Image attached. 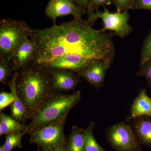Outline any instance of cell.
I'll return each instance as SVG.
<instances>
[{
  "mask_svg": "<svg viewBox=\"0 0 151 151\" xmlns=\"http://www.w3.org/2000/svg\"><path fill=\"white\" fill-rule=\"evenodd\" d=\"M114 34L96 30L81 17L51 27L32 29L29 38L37 47V56L33 63H42L68 55L113 61Z\"/></svg>",
  "mask_w": 151,
  "mask_h": 151,
  "instance_id": "obj_1",
  "label": "cell"
},
{
  "mask_svg": "<svg viewBox=\"0 0 151 151\" xmlns=\"http://www.w3.org/2000/svg\"><path fill=\"white\" fill-rule=\"evenodd\" d=\"M16 85L17 93L26 107L30 119L56 93L52 88L48 68L39 63H31L18 71Z\"/></svg>",
  "mask_w": 151,
  "mask_h": 151,
  "instance_id": "obj_2",
  "label": "cell"
},
{
  "mask_svg": "<svg viewBox=\"0 0 151 151\" xmlns=\"http://www.w3.org/2000/svg\"><path fill=\"white\" fill-rule=\"evenodd\" d=\"M80 91L71 94L55 93L43 103L31 119L27 127V134L55 122L66 121L68 113L80 101Z\"/></svg>",
  "mask_w": 151,
  "mask_h": 151,
  "instance_id": "obj_3",
  "label": "cell"
},
{
  "mask_svg": "<svg viewBox=\"0 0 151 151\" xmlns=\"http://www.w3.org/2000/svg\"><path fill=\"white\" fill-rule=\"evenodd\" d=\"M26 22L13 19H3L0 21V57L10 63L11 58L32 32Z\"/></svg>",
  "mask_w": 151,
  "mask_h": 151,
  "instance_id": "obj_4",
  "label": "cell"
},
{
  "mask_svg": "<svg viewBox=\"0 0 151 151\" xmlns=\"http://www.w3.org/2000/svg\"><path fill=\"white\" fill-rule=\"evenodd\" d=\"M66 121L45 125L30 132L29 142L35 144L43 151H55L65 146L67 138L64 133Z\"/></svg>",
  "mask_w": 151,
  "mask_h": 151,
  "instance_id": "obj_5",
  "label": "cell"
},
{
  "mask_svg": "<svg viewBox=\"0 0 151 151\" xmlns=\"http://www.w3.org/2000/svg\"><path fill=\"white\" fill-rule=\"evenodd\" d=\"M88 15L86 22L92 26L97 19H101L104 23V27L100 30L101 32H105L108 30L113 31L114 35L124 38L133 32V28L128 22L130 19L128 10L111 13L104 7L103 12L99 10Z\"/></svg>",
  "mask_w": 151,
  "mask_h": 151,
  "instance_id": "obj_6",
  "label": "cell"
},
{
  "mask_svg": "<svg viewBox=\"0 0 151 151\" xmlns=\"http://www.w3.org/2000/svg\"><path fill=\"white\" fill-rule=\"evenodd\" d=\"M105 135L107 142L115 151H142L133 127L126 122L112 125L106 130Z\"/></svg>",
  "mask_w": 151,
  "mask_h": 151,
  "instance_id": "obj_7",
  "label": "cell"
},
{
  "mask_svg": "<svg viewBox=\"0 0 151 151\" xmlns=\"http://www.w3.org/2000/svg\"><path fill=\"white\" fill-rule=\"evenodd\" d=\"M87 13V9L76 4L72 0H49L45 10L48 18L56 24L57 19L60 17L72 15L73 18L81 17Z\"/></svg>",
  "mask_w": 151,
  "mask_h": 151,
  "instance_id": "obj_8",
  "label": "cell"
},
{
  "mask_svg": "<svg viewBox=\"0 0 151 151\" xmlns=\"http://www.w3.org/2000/svg\"><path fill=\"white\" fill-rule=\"evenodd\" d=\"M48 69L52 88L56 93L73 91L80 81V76L73 71L60 68Z\"/></svg>",
  "mask_w": 151,
  "mask_h": 151,
  "instance_id": "obj_9",
  "label": "cell"
},
{
  "mask_svg": "<svg viewBox=\"0 0 151 151\" xmlns=\"http://www.w3.org/2000/svg\"><path fill=\"white\" fill-rule=\"evenodd\" d=\"M37 56L36 44L30 38H28L17 49L11 58V66L14 72L18 71L34 63Z\"/></svg>",
  "mask_w": 151,
  "mask_h": 151,
  "instance_id": "obj_10",
  "label": "cell"
},
{
  "mask_svg": "<svg viewBox=\"0 0 151 151\" xmlns=\"http://www.w3.org/2000/svg\"><path fill=\"white\" fill-rule=\"evenodd\" d=\"M95 60L78 55H68L39 64L48 68L66 69L78 73Z\"/></svg>",
  "mask_w": 151,
  "mask_h": 151,
  "instance_id": "obj_11",
  "label": "cell"
},
{
  "mask_svg": "<svg viewBox=\"0 0 151 151\" xmlns=\"http://www.w3.org/2000/svg\"><path fill=\"white\" fill-rule=\"evenodd\" d=\"M112 63L102 60H95L78 74L95 89H100L104 86L105 74Z\"/></svg>",
  "mask_w": 151,
  "mask_h": 151,
  "instance_id": "obj_12",
  "label": "cell"
},
{
  "mask_svg": "<svg viewBox=\"0 0 151 151\" xmlns=\"http://www.w3.org/2000/svg\"><path fill=\"white\" fill-rule=\"evenodd\" d=\"M17 74L18 71L15 72L12 79L8 83L11 92L14 98L13 103L11 106V116L17 121L24 124L27 120L30 119V117L26 107L17 93L16 82Z\"/></svg>",
  "mask_w": 151,
  "mask_h": 151,
  "instance_id": "obj_13",
  "label": "cell"
},
{
  "mask_svg": "<svg viewBox=\"0 0 151 151\" xmlns=\"http://www.w3.org/2000/svg\"><path fill=\"white\" fill-rule=\"evenodd\" d=\"M133 120L132 127L138 141L151 148V117L143 116Z\"/></svg>",
  "mask_w": 151,
  "mask_h": 151,
  "instance_id": "obj_14",
  "label": "cell"
},
{
  "mask_svg": "<svg viewBox=\"0 0 151 151\" xmlns=\"http://www.w3.org/2000/svg\"><path fill=\"white\" fill-rule=\"evenodd\" d=\"M143 116L151 117V98L146 93V89H142L135 98L132 107L131 115L126 122Z\"/></svg>",
  "mask_w": 151,
  "mask_h": 151,
  "instance_id": "obj_15",
  "label": "cell"
},
{
  "mask_svg": "<svg viewBox=\"0 0 151 151\" xmlns=\"http://www.w3.org/2000/svg\"><path fill=\"white\" fill-rule=\"evenodd\" d=\"M27 127L12 116L2 112L0 113V136L14 132H26Z\"/></svg>",
  "mask_w": 151,
  "mask_h": 151,
  "instance_id": "obj_16",
  "label": "cell"
},
{
  "mask_svg": "<svg viewBox=\"0 0 151 151\" xmlns=\"http://www.w3.org/2000/svg\"><path fill=\"white\" fill-rule=\"evenodd\" d=\"M84 129L72 126L65 147L67 151H85Z\"/></svg>",
  "mask_w": 151,
  "mask_h": 151,
  "instance_id": "obj_17",
  "label": "cell"
},
{
  "mask_svg": "<svg viewBox=\"0 0 151 151\" xmlns=\"http://www.w3.org/2000/svg\"><path fill=\"white\" fill-rule=\"evenodd\" d=\"M95 123L90 122L86 129L83 130L84 136V149L85 151H106L99 144L94 137Z\"/></svg>",
  "mask_w": 151,
  "mask_h": 151,
  "instance_id": "obj_18",
  "label": "cell"
},
{
  "mask_svg": "<svg viewBox=\"0 0 151 151\" xmlns=\"http://www.w3.org/2000/svg\"><path fill=\"white\" fill-rule=\"evenodd\" d=\"M27 134L26 132H17L6 135L5 142L2 145L3 149L5 151H12L15 148H22V138Z\"/></svg>",
  "mask_w": 151,
  "mask_h": 151,
  "instance_id": "obj_19",
  "label": "cell"
},
{
  "mask_svg": "<svg viewBox=\"0 0 151 151\" xmlns=\"http://www.w3.org/2000/svg\"><path fill=\"white\" fill-rule=\"evenodd\" d=\"M10 63L4 58L0 57V82L6 84L8 78L13 76L14 70L12 67H10Z\"/></svg>",
  "mask_w": 151,
  "mask_h": 151,
  "instance_id": "obj_20",
  "label": "cell"
},
{
  "mask_svg": "<svg viewBox=\"0 0 151 151\" xmlns=\"http://www.w3.org/2000/svg\"><path fill=\"white\" fill-rule=\"evenodd\" d=\"M151 51V31L146 37L144 43L141 54L140 66H142L147 61Z\"/></svg>",
  "mask_w": 151,
  "mask_h": 151,
  "instance_id": "obj_21",
  "label": "cell"
},
{
  "mask_svg": "<svg viewBox=\"0 0 151 151\" xmlns=\"http://www.w3.org/2000/svg\"><path fill=\"white\" fill-rule=\"evenodd\" d=\"M112 2V0H88L87 14L93 13L99 10L101 6L109 5Z\"/></svg>",
  "mask_w": 151,
  "mask_h": 151,
  "instance_id": "obj_22",
  "label": "cell"
},
{
  "mask_svg": "<svg viewBox=\"0 0 151 151\" xmlns=\"http://www.w3.org/2000/svg\"><path fill=\"white\" fill-rule=\"evenodd\" d=\"M137 0H112V2L116 6L117 12H123L132 10Z\"/></svg>",
  "mask_w": 151,
  "mask_h": 151,
  "instance_id": "obj_23",
  "label": "cell"
},
{
  "mask_svg": "<svg viewBox=\"0 0 151 151\" xmlns=\"http://www.w3.org/2000/svg\"><path fill=\"white\" fill-rule=\"evenodd\" d=\"M137 75L145 77L148 81L147 86L151 88V60H149L140 66Z\"/></svg>",
  "mask_w": 151,
  "mask_h": 151,
  "instance_id": "obj_24",
  "label": "cell"
},
{
  "mask_svg": "<svg viewBox=\"0 0 151 151\" xmlns=\"http://www.w3.org/2000/svg\"><path fill=\"white\" fill-rule=\"evenodd\" d=\"M14 98L12 92H1L0 93V111L13 103Z\"/></svg>",
  "mask_w": 151,
  "mask_h": 151,
  "instance_id": "obj_25",
  "label": "cell"
},
{
  "mask_svg": "<svg viewBox=\"0 0 151 151\" xmlns=\"http://www.w3.org/2000/svg\"><path fill=\"white\" fill-rule=\"evenodd\" d=\"M138 9L151 11V0H137L132 10Z\"/></svg>",
  "mask_w": 151,
  "mask_h": 151,
  "instance_id": "obj_26",
  "label": "cell"
},
{
  "mask_svg": "<svg viewBox=\"0 0 151 151\" xmlns=\"http://www.w3.org/2000/svg\"><path fill=\"white\" fill-rule=\"evenodd\" d=\"M72 1L78 6L87 9L88 6V0H72Z\"/></svg>",
  "mask_w": 151,
  "mask_h": 151,
  "instance_id": "obj_27",
  "label": "cell"
},
{
  "mask_svg": "<svg viewBox=\"0 0 151 151\" xmlns=\"http://www.w3.org/2000/svg\"><path fill=\"white\" fill-rule=\"evenodd\" d=\"M55 151H67L65 147V146H62L60 147Z\"/></svg>",
  "mask_w": 151,
  "mask_h": 151,
  "instance_id": "obj_28",
  "label": "cell"
},
{
  "mask_svg": "<svg viewBox=\"0 0 151 151\" xmlns=\"http://www.w3.org/2000/svg\"><path fill=\"white\" fill-rule=\"evenodd\" d=\"M149 60H151V51L150 52V55H149L148 59L147 61H147H149Z\"/></svg>",
  "mask_w": 151,
  "mask_h": 151,
  "instance_id": "obj_29",
  "label": "cell"
},
{
  "mask_svg": "<svg viewBox=\"0 0 151 151\" xmlns=\"http://www.w3.org/2000/svg\"><path fill=\"white\" fill-rule=\"evenodd\" d=\"M0 151H5L2 146H0Z\"/></svg>",
  "mask_w": 151,
  "mask_h": 151,
  "instance_id": "obj_30",
  "label": "cell"
},
{
  "mask_svg": "<svg viewBox=\"0 0 151 151\" xmlns=\"http://www.w3.org/2000/svg\"><path fill=\"white\" fill-rule=\"evenodd\" d=\"M36 151H43L42 150H41L40 148L39 147L38 148L37 150Z\"/></svg>",
  "mask_w": 151,
  "mask_h": 151,
  "instance_id": "obj_31",
  "label": "cell"
}]
</instances>
